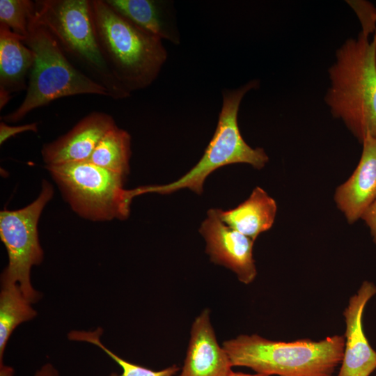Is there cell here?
Here are the masks:
<instances>
[{
  "instance_id": "6",
  "label": "cell",
  "mask_w": 376,
  "mask_h": 376,
  "mask_svg": "<svg viewBox=\"0 0 376 376\" xmlns=\"http://www.w3.org/2000/svg\"><path fill=\"white\" fill-rule=\"evenodd\" d=\"M258 86L251 81L222 93V106L214 133L198 162L178 180L162 185H149L134 189L136 196L148 193L169 194L182 189H189L197 194L203 191L207 177L215 170L229 164L244 163L260 169L268 162V156L261 148L249 146L240 134L237 117L244 95Z\"/></svg>"
},
{
  "instance_id": "21",
  "label": "cell",
  "mask_w": 376,
  "mask_h": 376,
  "mask_svg": "<svg viewBox=\"0 0 376 376\" xmlns=\"http://www.w3.org/2000/svg\"><path fill=\"white\" fill-rule=\"evenodd\" d=\"M351 2L355 12L357 13L361 21L362 29L371 31L376 29V8L366 1Z\"/></svg>"
},
{
  "instance_id": "11",
  "label": "cell",
  "mask_w": 376,
  "mask_h": 376,
  "mask_svg": "<svg viewBox=\"0 0 376 376\" xmlns=\"http://www.w3.org/2000/svg\"><path fill=\"white\" fill-rule=\"evenodd\" d=\"M116 125L108 113H90L66 134L43 145V161L46 166L88 162L102 138Z\"/></svg>"
},
{
  "instance_id": "16",
  "label": "cell",
  "mask_w": 376,
  "mask_h": 376,
  "mask_svg": "<svg viewBox=\"0 0 376 376\" xmlns=\"http://www.w3.org/2000/svg\"><path fill=\"white\" fill-rule=\"evenodd\" d=\"M34 59L22 38L0 24V90L10 95L26 90Z\"/></svg>"
},
{
  "instance_id": "24",
  "label": "cell",
  "mask_w": 376,
  "mask_h": 376,
  "mask_svg": "<svg viewBox=\"0 0 376 376\" xmlns=\"http://www.w3.org/2000/svg\"><path fill=\"white\" fill-rule=\"evenodd\" d=\"M33 376H61V375L52 363H47L38 369Z\"/></svg>"
},
{
  "instance_id": "17",
  "label": "cell",
  "mask_w": 376,
  "mask_h": 376,
  "mask_svg": "<svg viewBox=\"0 0 376 376\" xmlns=\"http://www.w3.org/2000/svg\"><path fill=\"white\" fill-rule=\"evenodd\" d=\"M0 292V366L8 340L20 324L33 319L37 312L24 296L17 284L1 285Z\"/></svg>"
},
{
  "instance_id": "13",
  "label": "cell",
  "mask_w": 376,
  "mask_h": 376,
  "mask_svg": "<svg viewBox=\"0 0 376 376\" xmlns=\"http://www.w3.org/2000/svg\"><path fill=\"white\" fill-rule=\"evenodd\" d=\"M359 162L349 179L340 185L334 200L347 221L361 218L376 200V136L368 134L362 141Z\"/></svg>"
},
{
  "instance_id": "23",
  "label": "cell",
  "mask_w": 376,
  "mask_h": 376,
  "mask_svg": "<svg viewBox=\"0 0 376 376\" xmlns=\"http://www.w3.org/2000/svg\"><path fill=\"white\" fill-rule=\"evenodd\" d=\"M361 219L369 227L373 242L376 244V200L364 212Z\"/></svg>"
},
{
  "instance_id": "15",
  "label": "cell",
  "mask_w": 376,
  "mask_h": 376,
  "mask_svg": "<svg viewBox=\"0 0 376 376\" xmlns=\"http://www.w3.org/2000/svg\"><path fill=\"white\" fill-rule=\"evenodd\" d=\"M277 206L275 201L259 187L235 208L216 209L220 219L230 228L255 241L258 236L273 225Z\"/></svg>"
},
{
  "instance_id": "9",
  "label": "cell",
  "mask_w": 376,
  "mask_h": 376,
  "mask_svg": "<svg viewBox=\"0 0 376 376\" xmlns=\"http://www.w3.org/2000/svg\"><path fill=\"white\" fill-rule=\"evenodd\" d=\"M205 242V252L214 264L233 272L244 284L252 283L257 275L253 258L254 240L224 224L216 209H210L199 228Z\"/></svg>"
},
{
  "instance_id": "19",
  "label": "cell",
  "mask_w": 376,
  "mask_h": 376,
  "mask_svg": "<svg viewBox=\"0 0 376 376\" xmlns=\"http://www.w3.org/2000/svg\"><path fill=\"white\" fill-rule=\"evenodd\" d=\"M102 332L103 329L101 327L94 331L73 330L68 333V337L70 340L87 342L99 347L122 368L121 374L112 373L109 376H174L178 372L180 368L175 365L161 370H153L122 359L106 347L100 341Z\"/></svg>"
},
{
  "instance_id": "2",
  "label": "cell",
  "mask_w": 376,
  "mask_h": 376,
  "mask_svg": "<svg viewBox=\"0 0 376 376\" xmlns=\"http://www.w3.org/2000/svg\"><path fill=\"white\" fill-rule=\"evenodd\" d=\"M222 347L233 366H244L269 376H332L341 364L345 337L334 335L319 341L308 338L276 341L258 334H241Z\"/></svg>"
},
{
  "instance_id": "18",
  "label": "cell",
  "mask_w": 376,
  "mask_h": 376,
  "mask_svg": "<svg viewBox=\"0 0 376 376\" xmlns=\"http://www.w3.org/2000/svg\"><path fill=\"white\" fill-rule=\"evenodd\" d=\"M131 155V136L116 125L102 138L88 162L126 177Z\"/></svg>"
},
{
  "instance_id": "12",
  "label": "cell",
  "mask_w": 376,
  "mask_h": 376,
  "mask_svg": "<svg viewBox=\"0 0 376 376\" xmlns=\"http://www.w3.org/2000/svg\"><path fill=\"white\" fill-rule=\"evenodd\" d=\"M232 367L228 354L218 343L210 311L205 308L192 323L184 365L178 376H230Z\"/></svg>"
},
{
  "instance_id": "14",
  "label": "cell",
  "mask_w": 376,
  "mask_h": 376,
  "mask_svg": "<svg viewBox=\"0 0 376 376\" xmlns=\"http://www.w3.org/2000/svg\"><path fill=\"white\" fill-rule=\"evenodd\" d=\"M127 21L155 37L178 45L180 37L170 1L158 0H104Z\"/></svg>"
},
{
  "instance_id": "4",
  "label": "cell",
  "mask_w": 376,
  "mask_h": 376,
  "mask_svg": "<svg viewBox=\"0 0 376 376\" xmlns=\"http://www.w3.org/2000/svg\"><path fill=\"white\" fill-rule=\"evenodd\" d=\"M35 4L36 20L52 34L70 61L103 86L109 97L122 100L131 95L104 56L95 31L91 0H38Z\"/></svg>"
},
{
  "instance_id": "22",
  "label": "cell",
  "mask_w": 376,
  "mask_h": 376,
  "mask_svg": "<svg viewBox=\"0 0 376 376\" xmlns=\"http://www.w3.org/2000/svg\"><path fill=\"white\" fill-rule=\"evenodd\" d=\"M38 130V124L36 123L11 126L1 120L0 123V145H2L8 139L17 134L29 131L37 132Z\"/></svg>"
},
{
  "instance_id": "27",
  "label": "cell",
  "mask_w": 376,
  "mask_h": 376,
  "mask_svg": "<svg viewBox=\"0 0 376 376\" xmlns=\"http://www.w3.org/2000/svg\"><path fill=\"white\" fill-rule=\"evenodd\" d=\"M230 376H269L262 373L248 374L242 372H232Z\"/></svg>"
},
{
  "instance_id": "8",
  "label": "cell",
  "mask_w": 376,
  "mask_h": 376,
  "mask_svg": "<svg viewBox=\"0 0 376 376\" xmlns=\"http://www.w3.org/2000/svg\"><path fill=\"white\" fill-rule=\"evenodd\" d=\"M54 189L43 180L39 196L26 207L0 212V238L7 250L8 263L1 275V285L17 284L31 304L41 297L32 286L31 270L43 260L38 224L46 204L52 199Z\"/></svg>"
},
{
  "instance_id": "25",
  "label": "cell",
  "mask_w": 376,
  "mask_h": 376,
  "mask_svg": "<svg viewBox=\"0 0 376 376\" xmlns=\"http://www.w3.org/2000/svg\"><path fill=\"white\" fill-rule=\"evenodd\" d=\"M12 95L8 92L0 90V109L1 110L10 101Z\"/></svg>"
},
{
  "instance_id": "3",
  "label": "cell",
  "mask_w": 376,
  "mask_h": 376,
  "mask_svg": "<svg viewBox=\"0 0 376 376\" xmlns=\"http://www.w3.org/2000/svg\"><path fill=\"white\" fill-rule=\"evenodd\" d=\"M97 37L111 71L130 93L150 86L167 60L162 40L142 31L104 0H91Z\"/></svg>"
},
{
  "instance_id": "26",
  "label": "cell",
  "mask_w": 376,
  "mask_h": 376,
  "mask_svg": "<svg viewBox=\"0 0 376 376\" xmlns=\"http://www.w3.org/2000/svg\"><path fill=\"white\" fill-rule=\"evenodd\" d=\"M0 376H14L13 368L6 366L4 364L0 366Z\"/></svg>"
},
{
  "instance_id": "5",
  "label": "cell",
  "mask_w": 376,
  "mask_h": 376,
  "mask_svg": "<svg viewBox=\"0 0 376 376\" xmlns=\"http://www.w3.org/2000/svg\"><path fill=\"white\" fill-rule=\"evenodd\" d=\"M24 42L34 53L26 93L20 105L1 120L16 123L29 113L61 98L78 95L109 97L107 90L91 79L66 56L52 34L35 17Z\"/></svg>"
},
{
  "instance_id": "7",
  "label": "cell",
  "mask_w": 376,
  "mask_h": 376,
  "mask_svg": "<svg viewBox=\"0 0 376 376\" xmlns=\"http://www.w3.org/2000/svg\"><path fill=\"white\" fill-rule=\"evenodd\" d=\"M46 169L71 208L94 221L126 219L133 198L125 177L89 162L47 165Z\"/></svg>"
},
{
  "instance_id": "20",
  "label": "cell",
  "mask_w": 376,
  "mask_h": 376,
  "mask_svg": "<svg viewBox=\"0 0 376 376\" xmlns=\"http://www.w3.org/2000/svg\"><path fill=\"white\" fill-rule=\"evenodd\" d=\"M35 12V1L0 0V24L7 26L24 40L28 35Z\"/></svg>"
},
{
  "instance_id": "10",
  "label": "cell",
  "mask_w": 376,
  "mask_h": 376,
  "mask_svg": "<svg viewBox=\"0 0 376 376\" xmlns=\"http://www.w3.org/2000/svg\"><path fill=\"white\" fill-rule=\"evenodd\" d=\"M375 295L376 285L365 281L350 298L343 312L345 348L337 376H370L376 369V351L370 346L363 327L364 308Z\"/></svg>"
},
{
  "instance_id": "1",
  "label": "cell",
  "mask_w": 376,
  "mask_h": 376,
  "mask_svg": "<svg viewBox=\"0 0 376 376\" xmlns=\"http://www.w3.org/2000/svg\"><path fill=\"white\" fill-rule=\"evenodd\" d=\"M329 75L325 101L332 115L361 143L368 134L376 136V30L346 40Z\"/></svg>"
},
{
  "instance_id": "28",
  "label": "cell",
  "mask_w": 376,
  "mask_h": 376,
  "mask_svg": "<svg viewBox=\"0 0 376 376\" xmlns=\"http://www.w3.org/2000/svg\"><path fill=\"white\" fill-rule=\"evenodd\" d=\"M376 376V375H375Z\"/></svg>"
}]
</instances>
